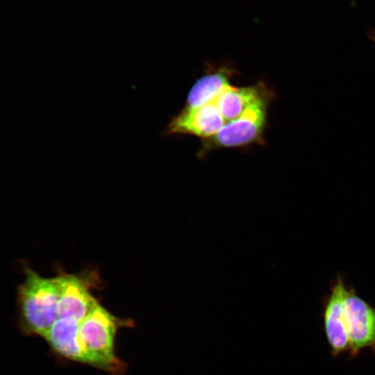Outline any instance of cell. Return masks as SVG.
<instances>
[{"instance_id": "obj_3", "label": "cell", "mask_w": 375, "mask_h": 375, "mask_svg": "<svg viewBox=\"0 0 375 375\" xmlns=\"http://www.w3.org/2000/svg\"><path fill=\"white\" fill-rule=\"evenodd\" d=\"M272 97L261 100L239 118L226 123L215 135L202 140L198 152L199 157L217 149L262 144L267 108Z\"/></svg>"}, {"instance_id": "obj_10", "label": "cell", "mask_w": 375, "mask_h": 375, "mask_svg": "<svg viewBox=\"0 0 375 375\" xmlns=\"http://www.w3.org/2000/svg\"><path fill=\"white\" fill-rule=\"evenodd\" d=\"M233 71L222 67L201 76L190 88L184 109L192 110L215 102L229 85Z\"/></svg>"}, {"instance_id": "obj_2", "label": "cell", "mask_w": 375, "mask_h": 375, "mask_svg": "<svg viewBox=\"0 0 375 375\" xmlns=\"http://www.w3.org/2000/svg\"><path fill=\"white\" fill-rule=\"evenodd\" d=\"M121 320L97 303L81 322L79 339L88 365L110 372L121 371L115 353V338Z\"/></svg>"}, {"instance_id": "obj_4", "label": "cell", "mask_w": 375, "mask_h": 375, "mask_svg": "<svg viewBox=\"0 0 375 375\" xmlns=\"http://www.w3.org/2000/svg\"><path fill=\"white\" fill-rule=\"evenodd\" d=\"M342 319L350 356L354 358L366 349L375 353V307L347 283L342 292Z\"/></svg>"}, {"instance_id": "obj_6", "label": "cell", "mask_w": 375, "mask_h": 375, "mask_svg": "<svg viewBox=\"0 0 375 375\" xmlns=\"http://www.w3.org/2000/svg\"><path fill=\"white\" fill-rule=\"evenodd\" d=\"M59 285L58 318H70L81 322L98 303L83 278L74 274L56 276Z\"/></svg>"}, {"instance_id": "obj_9", "label": "cell", "mask_w": 375, "mask_h": 375, "mask_svg": "<svg viewBox=\"0 0 375 375\" xmlns=\"http://www.w3.org/2000/svg\"><path fill=\"white\" fill-rule=\"evenodd\" d=\"M80 324L77 320L59 317L44 338L56 353L67 358L88 364V356L79 339Z\"/></svg>"}, {"instance_id": "obj_5", "label": "cell", "mask_w": 375, "mask_h": 375, "mask_svg": "<svg viewBox=\"0 0 375 375\" xmlns=\"http://www.w3.org/2000/svg\"><path fill=\"white\" fill-rule=\"evenodd\" d=\"M346 282L338 276L323 301L324 332L333 357L349 352V342L342 319V292Z\"/></svg>"}, {"instance_id": "obj_1", "label": "cell", "mask_w": 375, "mask_h": 375, "mask_svg": "<svg viewBox=\"0 0 375 375\" xmlns=\"http://www.w3.org/2000/svg\"><path fill=\"white\" fill-rule=\"evenodd\" d=\"M24 269L25 278L17 290L21 325L27 333L44 338L58 318L59 285L56 277Z\"/></svg>"}, {"instance_id": "obj_7", "label": "cell", "mask_w": 375, "mask_h": 375, "mask_svg": "<svg viewBox=\"0 0 375 375\" xmlns=\"http://www.w3.org/2000/svg\"><path fill=\"white\" fill-rule=\"evenodd\" d=\"M226 124L215 102L196 109L183 110L169 122L168 134H188L208 139Z\"/></svg>"}, {"instance_id": "obj_8", "label": "cell", "mask_w": 375, "mask_h": 375, "mask_svg": "<svg viewBox=\"0 0 375 375\" xmlns=\"http://www.w3.org/2000/svg\"><path fill=\"white\" fill-rule=\"evenodd\" d=\"M272 97L262 83L248 87H227L215 101L226 123L233 121L261 100Z\"/></svg>"}]
</instances>
